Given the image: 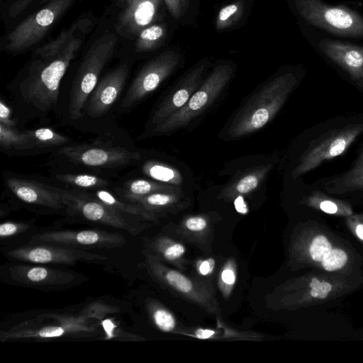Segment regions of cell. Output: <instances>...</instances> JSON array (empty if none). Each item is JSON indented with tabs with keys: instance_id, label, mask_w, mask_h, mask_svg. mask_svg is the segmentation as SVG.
Masks as SVG:
<instances>
[{
	"instance_id": "6da1fadb",
	"label": "cell",
	"mask_w": 363,
	"mask_h": 363,
	"mask_svg": "<svg viewBox=\"0 0 363 363\" xmlns=\"http://www.w3.org/2000/svg\"><path fill=\"white\" fill-rule=\"evenodd\" d=\"M83 40L79 38L73 40L57 55L35 57L30 63L16 86L15 94L30 111L46 114L55 108L61 80Z\"/></svg>"
},
{
	"instance_id": "7a4b0ae2",
	"label": "cell",
	"mask_w": 363,
	"mask_h": 363,
	"mask_svg": "<svg viewBox=\"0 0 363 363\" xmlns=\"http://www.w3.org/2000/svg\"><path fill=\"white\" fill-rule=\"evenodd\" d=\"M292 73L280 74L265 83L237 113L227 130L238 139L264 127L284 106L296 84Z\"/></svg>"
},
{
	"instance_id": "3957f363",
	"label": "cell",
	"mask_w": 363,
	"mask_h": 363,
	"mask_svg": "<svg viewBox=\"0 0 363 363\" xmlns=\"http://www.w3.org/2000/svg\"><path fill=\"white\" fill-rule=\"evenodd\" d=\"M118 42L116 33H108L96 39L87 50L77 72L69 92L68 112L77 120L99 82V76L112 57Z\"/></svg>"
},
{
	"instance_id": "277c9868",
	"label": "cell",
	"mask_w": 363,
	"mask_h": 363,
	"mask_svg": "<svg viewBox=\"0 0 363 363\" xmlns=\"http://www.w3.org/2000/svg\"><path fill=\"white\" fill-rule=\"evenodd\" d=\"M145 266L151 277L164 288L208 313L216 315L220 313L211 283L200 278L187 277L169 268L151 253L146 255Z\"/></svg>"
},
{
	"instance_id": "5b68a950",
	"label": "cell",
	"mask_w": 363,
	"mask_h": 363,
	"mask_svg": "<svg viewBox=\"0 0 363 363\" xmlns=\"http://www.w3.org/2000/svg\"><path fill=\"white\" fill-rule=\"evenodd\" d=\"M233 73V67L228 64L216 66L187 103L163 122L153 127L149 133L150 135L168 134L186 125L218 97Z\"/></svg>"
},
{
	"instance_id": "8992f818",
	"label": "cell",
	"mask_w": 363,
	"mask_h": 363,
	"mask_svg": "<svg viewBox=\"0 0 363 363\" xmlns=\"http://www.w3.org/2000/svg\"><path fill=\"white\" fill-rule=\"evenodd\" d=\"M302 18L309 24L334 35L363 38V17L345 6H330L321 0H294Z\"/></svg>"
},
{
	"instance_id": "52a82bcc",
	"label": "cell",
	"mask_w": 363,
	"mask_h": 363,
	"mask_svg": "<svg viewBox=\"0 0 363 363\" xmlns=\"http://www.w3.org/2000/svg\"><path fill=\"white\" fill-rule=\"evenodd\" d=\"M76 0H51L16 26L5 40V50L20 53L38 43Z\"/></svg>"
},
{
	"instance_id": "ba28073f",
	"label": "cell",
	"mask_w": 363,
	"mask_h": 363,
	"mask_svg": "<svg viewBox=\"0 0 363 363\" xmlns=\"http://www.w3.org/2000/svg\"><path fill=\"white\" fill-rule=\"evenodd\" d=\"M363 132V123L333 129L311 143L292 172L294 179L308 172L325 160L341 155Z\"/></svg>"
},
{
	"instance_id": "9c48e42d",
	"label": "cell",
	"mask_w": 363,
	"mask_h": 363,
	"mask_svg": "<svg viewBox=\"0 0 363 363\" xmlns=\"http://www.w3.org/2000/svg\"><path fill=\"white\" fill-rule=\"evenodd\" d=\"M65 210L70 216H77L89 221L125 230L138 235L143 226L130 220L129 216L111 208L87 192L64 191Z\"/></svg>"
},
{
	"instance_id": "30bf717a",
	"label": "cell",
	"mask_w": 363,
	"mask_h": 363,
	"mask_svg": "<svg viewBox=\"0 0 363 363\" xmlns=\"http://www.w3.org/2000/svg\"><path fill=\"white\" fill-rule=\"evenodd\" d=\"M179 53L169 50L148 62L138 73L121 104L126 111L134 107L158 86L174 71L179 62Z\"/></svg>"
},
{
	"instance_id": "8fae6325",
	"label": "cell",
	"mask_w": 363,
	"mask_h": 363,
	"mask_svg": "<svg viewBox=\"0 0 363 363\" xmlns=\"http://www.w3.org/2000/svg\"><path fill=\"white\" fill-rule=\"evenodd\" d=\"M59 153L75 164L95 169L126 166L140 159L138 152L111 145H68L62 147Z\"/></svg>"
},
{
	"instance_id": "7c38bea8",
	"label": "cell",
	"mask_w": 363,
	"mask_h": 363,
	"mask_svg": "<svg viewBox=\"0 0 363 363\" xmlns=\"http://www.w3.org/2000/svg\"><path fill=\"white\" fill-rule=\"evenodd\" d=\"M29 244L9 250L7 257L24 262L57 264H74L80 262L101 263L107 259L102 255L74 247L50 243Z\"/></svg>"
},
{
	"instance_id": "4fadbf2b",
	"label": "cell",
	"mask_w": 363,
	"mask_h": 363,
	"mask_svg": "<svg viewBox=\"0 0 363 363\" xmlns=\"http://www.w3.org/2000/svg\"><path fill=\"white\" fill-rule=\"evenodd\" d=\"M50 243L80 250L112 249L126 242L119 233L101 230H52L33 235L29 243Z\"/></svg>"
},
{
	"instance_id": "5bb4252c",
	"label": "cell",
	"mask_w": 363,
	"mask_h": 363,
	"mask_svg": "<svg viewBox=\"0 0 363 363\" xmlns=\"http://www.w3.org/2000/svg\"><path fill=\"white\" fill-rule=\"evenodd\" d=\"M130 67L123 62L108 72L96 84L84 108L91 118L106 113L119 98L125 84Z\"/></svg>"
},
{
	"instance_id": "9a60e30c",
	"label": "cell",
	"mask_w": 363,
	"mask_h": 363,
	"mask_svg": "<svg viewBox=\"0 0 363 363\" xmlns=\"http://www.w3.org/2000/svg\"><path fill=\"white\" fill-rule=\"evenodd\" d=\"M5 184L25 203L48 210H65L63 189L18 177L5 178Z\"/></svg>"
},
{
	"instance_id": "2e32d148",
	"label": "cell",
	"mask_w": 363,
	"mask_h": 363,
	"mask_svg": "<svg viewBox=\"0 0 363 363\" xmlns=\"http://www.w3.org/2000/svg\"><path fill=\"white\" fill-rule=\"evenodd\" d=\"M161 0H123L115 25L116 33L135 39L139 33L155 21Z\"/></svg>"
},
{
	"instance_id": "e0dca14e",
	"label": "cell",
	"mask_w": 363,
	"mask_h": 363,
	"mask_svg": "<svg viewBox=\"0 0 363 363\" xmlns=\"http://www.w3.org/2000/svg\"><path fill=\"white\" fill-rule=\"evenodd\" d=\"M208 62H202L194 67L163 99L150 118L153 127L163 122L182 108L203 82V73Z\"/></svg>"
},
{
	"instance_id": "ac0fdd59",
	"label": "cell",
	"mask_w": 363,
	"mask_h": 363,
	"mask_svg": "<svg viewBox=\"0 0 363 363\" xmlns=\"http://www.w3.org/2000/svg\"><path fill=\"white\" fill-rule=\"evenodd\" d=\"M10 277L23 286L45 289H56L72 284L73 273L47 267L16 264L9 268Z\"/></svg>"
},
{
	"instance_id": "d6986e66",
	"label": "cell",
	"mask_w": 363,
	"mask_h": 363,
	"mask_svg": "<svg viewBox=\"0 0 363 363\" xmlns=\"http://www.w3.org/2000/svg\"><path fill=\"white\" fill-rule=\"evenodd\" d=\"M320 50L332 61L345 69L354 79L363 74V47L330 40L319 43Z\"/></svg>"
},
{
	"instance_id": "ffe728a7",
	"label": "cell",
	"mask_w": 363,
	"mask_h": 363,
	"mask_svg": "<svg viewBox=\"0 0 363 363\" xmlns=\"http://www.w3.org/2000/svg\"><path fill=\"white\" fill-rule=\"evenodd\" d=\"M95 18L91 14H84L63 30L55 39L35 50V57L49 58L60 53L73 40L84 38L93 28Z\"/></svg>"
},
{
	"instance_id": "44dd1931",
	"label": "cell",
	"mask_w": 363,
	"mask_h": 363,
	"mask_svg": "<svg viewBox=\"0 0 363 363\" xmlns=\"http://www.w3.org/2000/svg\"><path fill=\"white\" fill-rule=\"evenodd\" d=\"M175 230L177 235L201 249H206L213 238V223L206 216L186 217Z\"/></svg>"
},
{
	"instance_id": "7402d4cb",
	"label": "cell",
	"mask_w": 363,
	"mask_h": 363,
	"mask_svg": "<svg viewBox=\"0 0 363 363\" xmlns=\"http://www.w3.org/2000/svg\"><path fill=\"white\" fill-rule=\"evenodd\" d=\"M309 254L314 261L320 262L323 269L329 272L340 269L347 260V254L344 250L333 249L328 240L321 235L316 236L311 241Z\"/></svg>"
},
{
	"instance_id": "603a6c76",
	"label": "cell",
	"mask_w": 363,
	"mask_h": 363,
	"mask_svg": "<svg viewBox=\"0 0 363 363\" xmlns=\"http://www.w3.org/2000/svg\"><path fill=\"white\" fill-rule=\"evenodd\" d=\"M147 247L157 259L175 265L181 269H184L186 260L184 258L186 247L167 236H158L151 240Z\"/></svg>"
},
{
	"instance_id": "cb8c5ba5",
	"label": "cell",
	"mask_w": 363,
	"mask_h": 363,
	"mask_svg": "<svg viewBox=\"0 0 363 363\" xmlns=\"http://www.w3.org/2000/svg\"><path fill=\"white\" fill-rule=\"evenodd\" d=\"M88 194L93 198L123 214L150 221H157L156 213L147 211L138 204L120 200L106 188L94 190Z\"/></svg>"
},
{
	"instance_id": "d4e9b609",
	"label": "cell",
	"mask_w": 363,
	"mask_h": 363,
	"mask_svg": "<svg viewBox=\"0 0 363 363\" xmlns=\"http://www.w3.org/2000/svg\"><path fill=\"white\" fill-rule=\"evenodd\" d=\"M325 187L335 194L363 189V148L353 167L342 175L330 180Z\"/></svg>"
},
{
	"instance_id": "484cf974",
	"label": "cell",
	"mask_w": 363,
	"mask_h": 363,
	"mask_svg": "<svg viewBox=\"0 0 363 363\" xmlns=\"http://www.w3.org/2000/svg\"><path fill=\"white\" fill-rule=\"evenodd\" d=\"M28 135L32 150L68 145L72 142L69 137L57 133L49 128H39L25 131Z\"/></svg>"
},
{
	"instance_id": "4316f807",
	"label": "cell",
	"mask_w": 363,
	"mask_h": 363,
	"mask_svg": "<svg viewBox=\"0 0 363 363\" xmlns=\"http://www.w3.org/2000/svg\"><path fill=\"white\" fill-rule=\"evenodd\" d=\"M55 179L75 189L91 190V191L106 188L109 185V182L107 179L87 173L57 174Z\"/></svg>"
},
{
	"instance_id": "83f0119b",
	"label": "cell",
	"mask_w": 363,
	"mask_h": 363,
	"mask_svg": "<svg viewBox=\"0 0 363 363\" xmlns=\"http://www.w3.org/2000/svg\"><path fill=\"white\" fill-rule=\"evenodd\" d=\"M169 189L165 185L144 179H134L125 182L123 187L117 193L128 201L133 198L143 197L156 192H166Z\"/></svg>"
},
{
	"instance_id": "f1b7e54d",
	"label": "cell",
	"mask_w": 363,
	"mask_h": 363,
	"mask_svg": "<svg viewBox=\"0 0 363 363\" xmlns=\"http://www.w3.org/2000/svg\"><path fill=\"white\" fill-rule=\"evenodd\" d=\"M147 309L150 317L160 330L164 333H176L180 328L174 315L166 307L155 300L147 301Z\"/></svg>"
},
{
	"instance_id": "f546056e",
	"label": "cell",
	"mask_w": 363,
	"mask_h": 363,
	"mask_svg": "<svg viewBox=\"0 0 363 363\" xmlns=\"http://www.w3.org/2000/svg\"><path fill=\"white\" fill-rule=\"evenodd\" d=\"M166 28L163 24H152L142 30L135 38V49L138 52L157 48L164 40Z\"/></svg>"
},
{
	"instance_id": "4dcf8cb0",
	"label": "cell",
	"mask_w": 363,
	"mask_h": 363,
	"mask_svg": "<svg viewBox=\"0 0 363 363\" xmlns=\"http://www.w3.org/2000/svg\"><path fill=\"white\" fill-rule=\"evenodd\" d=\"M0 145L4 150H31L30 140L26 132L0 124Z\"/></svg>"
},
{
	"instance_id": "1f68e13d",
	"label": "cell",
	"mask_w": 363,
	"mask_h": 363,
	"mask_svg": "<svg viewBox=\"0 0 363 363\" xmlns=\"http://www.w3.org/2000/svg\"><path fill=\"white\" fill-rule=\"evenodd\" d=\"M177 201L175 195L167 192H156L143 197L133 198L127 201L138 204L147 211L156 213L167 210Z\"/></svg>"
},
{
	"instance_id": "d6a6232c",
	"label": "cell",
	"mask_w": 363,
	"mask_h": 363,
	"mask_svg": "<svg viewBox=\"0 0 363 363\" xmlns=\"http://www.w3.org/2000/svg\"><path fill=\"white\" fill-rule=\"evenodd\" d=\"M269 167H264L242 177L234 186L227 189L222 194L223 198H233L235 195L248 194L255 190Z\"/></svg>"
},
{
	"instance_id": "836d02e7",
	"label": "cell",
	"mask_w": 363,
	"mask_h": 363,
	"mask_svg": "<svg viewBox=\"0 0 363 363\" xmlns=\"http://www.w3.org/2000/svg\"><path fill=\"white\" fill-rule=\"evenodd\" d=\"M237 280V265L234 259L228 258L218 276V286L222 295L228 298Z\"/></svg>"
},
{
	"instance_id": "e575fe53",
	"label": "cell",
	"mask_w": 363,
	"mask_h": 363,
	"mask_svg": "<svg viewBox=\"0 0 363 363\" xmlns=\"http://www.w3.org/2000/svg\"><path fill=\"white\" fill-rule=\"evenodd\" d=\"M143 172L149 177L163 182H173L176 175L171 168L158 162L148 161L142 167Z\"/></svg>"
},
{
	"instance_id": "d590c367",
	"label": "cell",
	"mask_w": 363,
	"mask_h": 363,
	"mask_svg": "<svg viewBox=\"0 0 363 363\" xmlns=\"http://www.w3.org/2000/svg\"><path fill=\"white\" fill-rule=\"evenodd\" d=\"M240 2H235L222 8L216 18V28L222 30L230 26L240 16Z\"/></svg>"
},
{
	"instance_id": "8d00e7d4",
	"label": "cell",
	"mask_w": 363,
	"mask_h": 363,
	"mask_svg": "<svg viewBox=\"0 0 363 363\" xmlns=\"http://www.w3.org/2000/svg\"><path fill=\"white\" fill-rule=\"evenodd\" d=\"M308 200L311 204L318 206L323 212L335 214L340 211L341 203H337L335 200L325 197L320 192L313 193Z\"/></svg>"
},
{
	"instance_id": "74e56055",
	"label": "cell",
	"mask_w": 363,
	"mask_h": 363,
	"mask_svg": "<svg viewBox=\"0 0 363 363\" xmlns=\"http://www.w3.org/2000/svg\"><path fill=\"white\" fill-rule=\"evenodd\" d=\"M216 260L213 257L201 259L196 262L195 269L200 279L210 282L207 278H211L215 272ZM211 283V282H210Z\"/></svg>"
},
{
	"instance_id": "f35d334b",
	"label": "cell",
	"mask_w": 363,
	"mask_h": 363,
	"mask_svg": "<svg viewBox=\"0 0 363 363\" xmlns=\"http://www.w3.org/2000/svg\"><path fill=\"white\" fill-rule=\"evenodd\" d=\"M29 228L25 223L6 221L0 225V237L1 239L21 233Z\"/></svg>"
},
{
	"instance_id": "ab89813d",
	"label": "cell",
	"mask_w": 363,
	"mask_h": 363,
	"mask_svg": "<svg viewBox=\"0 0 363 363\" xmlns=\"http://www.w3.org/2000/svg\"><path fill=\"white\" fill-rule=\"evenodd\" d=\"M311 288V296L318 298H325L328 296V293L332 289L331 285L325 281L320 282L316 278H313L310 283Z\"/></svg>"
},
{
	"instance_id": "60d3db41",
	"label": "cell",
	"mask_w": 363,
	"mask_h": 363,
	"mask_svg": "<svg viewBox=\"0 0 363 363\" xmlns=\"http://www.w3.org/2000/svg\"><path fill=\"white\" fill-rule=\"evenodd\" d=\"M0 124L13 128L16 126V121L12 117V110L3 99L0 101Z\"/></svg>"
},
{
	"instance_id": "b9f144b4",
	"label": "cell",
	"mask_w": 363,
	"mask_h": 363,
	"mask_svg": "<svg viewBox=\"0 0 363 363\" xmlns=\"http://www.w3.org/2000/svg\"><path fill=\"white\" fill-rule=\"evenodd\" d=\"M34 0H15L10 6L9 13L11 17H16L23 12Z\"/></svg>"
},
{
	"instance_id": "7bdbcfd3",
	"label": "cell",
	"mask_w": 363,
	"mask_h": 363,
	"mask_svg": "<svg viewBox=\"0 0 363 363\" xmlns=\"http://www.w3.org/2000/svg\"><path fill=\"white\" fill-rule=\"evenodd\" d=\"M171 15L175 18H179L184 9L182 0H164Z\"/></svg>"
},
{
	"instance_id": "ee69618b",
	"label": "cell",
	"mask_w": 363,
	"mask_h": 363,
	"mask_svg": "<svg viewBox=\"0 0 363 363\" xmlns=\"http://www.w3.org/2000/svg\"><path fill=\"white\" fill-rule=\"evenodd\" d=\"M235 207L239 213H242V214H245L248 211L247 205L245 204L243 199L241 196H238L235 199Z\"/></svg>"
},
{
	"instance_id": "f6af8a7d",
	"label": "cell",
	"mask_w": 363,
	"mask_h": 363,
	"mask_svg": "<svg viewBox=\"0 0 363 363\" xmlns=\"http://www.w3.org/2000/svg\"><path fill=\"white\" fill-rule=\"evenodd\" d=\"M356 233L357 236L361 239L363 240V225L359 224L356 227Z\"/></svg>"
},
{
	"instance_id": "bcb514c9",
	"label": "cell",
	"mask_w": 363,
	"mask_h": 363,
	"mask_svg": "<svg viewBox=\"0 0 363 363\" xmlns=\"http://www.w3.org/2000/svg\"><path fill=\"white\" fill-rule=\"evenodd\" d=\"M182 5H183V7H184V9H186L187 7V0H182Z\"/></svg>"
},
{
	"instance_id": "7dc6e473",
	"label": "cell",
	"mask_w": 363,
	"mask_h": 363,
	"mask_svg": "<svg viewBox=\"0 0 363 363\" xmlns=\"http://www.w3.org/2000/svg\"><path fill=\"white\" fill-rule=\"evenodd\" d=\"M50 1H51V0H40V4L48 3Z\"/></svg>"
},
{
	"instance_id": "c3c4849f",
	"label": "cell",
	"mask_w": 363,
	"mask_h": 363,
	"mask_svg": "<svg viewBox=\"0 0 363 363\" xmlns=\"http://www.w3.org/2000/svg\"><path fill=\"white\" fill-rule=\"evenodd\" d=\"M123 0H117L118 3H119V4L123 1Z\"/></svg>"
},
{
	"instance_id": "681fc988",
	"label": "cell",
	"mask_w": 363,
	"mask_h": 363,
	"mask_svg": "<svg viewBox=\"0 0 363 363\" xmlns=\"http://www.w3.org/2000/svg\"><path fill=\"white\" fill-rule=\"evenodd\" d=\"M362 80H363V74H362Z\"/></svg>"
}]
</instances>
